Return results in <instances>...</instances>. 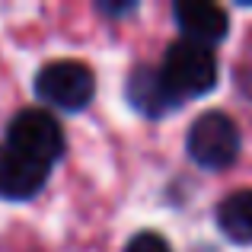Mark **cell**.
<instances>
[{"label": "cell", "instance_id": "1", "mask_svg": "<svg viewBox=\"0 0 252 252\" xmlns=\"http://www.w3.org/2000/svg\"><path fill=\"white\" fill-rule=\"evenodd\" d=\"M160 77L166 80V86L179 102L204 96V93H211L217 86V58L204 45L179 38V42L169 45L166 58H163Z\"/></svg>", "mask_w": 252, "mask_h": 252}, {"label": "cell", "instance_id": "2", "mask_svg": "<svg viewBox=\"0 0 252 252\" xmlns=\"http://www.w3.org/2000/svg\"><path fill=\"white\" fill-rule=\"evenodd\" d=\"M6 147H13L16 154L29 157V160L42 163V166H55L64 157L67 137L64 128L55 122V115L45 109H23L13 115V122L6 125Z\"/></svg>", "mask_w": 252, "mask_h": 252}, {"label": "cell", "instance_id": "3", "mask_svg": "<svg viewBox=\"0 0 252 252\" xmlns=\"http://www.w3.org/2000/svg\"><path fill=\"white\" fill-rule=\"evenodd\" d=\"M185 150L201 169H227L240 157V128L223 112H204L191 122Z\"/></svg>", "mask_w": 252, "mask_h": 252}, {"label": "cell", "instance_id": "4", "mask_svg": "<svg viewBox=\"0 0 252 252\" xmlns=\"http://www.w3.org/2000/svg\"><path fill=\"white\" fill-rule=\"evenodd\" d=\"M35 96L64 112H80L96 96V77L83 61H51L35 74Z\"/></svg>", "mask_w": 252, "mask_h": 252}, {"label": "cell", "instance_id": "5", "mask_svg": "<svg viewBox=\"0 0 252 252\" xmlns=\"http://www.w3.org/2000/svg\"><path fill=\"white\" fill-rule=\"evenodd\" d=\"M51 166L29 160V157L16 154L13 147L0 144V198L6 201H29L48 182Z\"/></svg>", "mask_w": 252, "mask_h": 252}, {"label": "cell", "instance_id": "6", "mask_svg": "<svg viewBox=\"0 0 252 252\" xmlns=\"http://www.w3.org/2000/svg\"><path fill=\"white\" fill-rule=\"evenodd\" d=\"M172 16H176V26L185 42L204 45V48L223 42L230 29L227 13L217 3H204V0H182V3L172 6Z\"/></svg>", "mask_w": 252, "mask_h": 252}, {"label": "cell", "instance_id": "7", "mask_svg": "<svg viewBox=\"0 0 252 252\" xmlns=\"http://www.w3.org/2000/svg\"><path fill=\"white\" fill-rule=\"evenodd\" d=\"M125 96H128L131 109H137L147 118H163V115L179 109V99L172 96V90L166 86V80L160 77L157 67H134L131 70Z\"/></svg>", "mask_w": 252, "mask_h": 252}, {"label": "cell", "instance_id": "8", "mask_svg": "<svg viewBox=\"0 0 252 252\" xmlns=\"http://www.w3.org/2000/svg\"><path fill=\"white\" fill-rule=\"evenodd\" d=\"M217 227L233 243H252V189L233 191L217 204Z\"/></svg>", "mask_w": 252, "mask_h": 252}, {"label": "cell", "instance_id": "9", "mask_svg": "<svg viewBox=\"0 0 252 252\" xmlns=\"http://www.w3.org/2000/svg\"><path fill=\"white\" fill-rule=\"evenodd\" d=\"M125 252H172L169 243L163 240L160 233H154V230H144V233L131 236L128 246H125Z\"/></svg>", "mask_w": 252, "mask_h": 252}, {"label": "cell", "instance_id": "10", "mask_svg": "<svg viewBox=\"0 0 252 252\" xmlns=\"http://www.w3.org/2000/svg\"><path fill=\"white\" fill-rule=\"evenodd\" d=\"M99 10H102V13H112V16H115V13H131V10H134V3H99Z\"/></svg>", "mask_w": 252, "mask_h": 252}]
</instances>
